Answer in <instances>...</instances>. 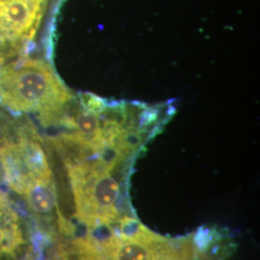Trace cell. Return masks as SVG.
Listing matches in <instances>:
<instances>
[{"mask_svg": "<svg viewBox=\"0 0 260 260\" xmlns=\"http://www.w3.org/2000/svg\"><path fill=\"white\" fill-rule=\"evenodd\" d=\"M1 193H2V192H1V191H0V194H1Z\"/></svg>", "mask_w": 260, "mask_h": 260, "instance_id": "7", "label": "cell"}, {"mask_svg": "<svg viewBox=\"0 0 260 260\" xmlns=\"http://www.w3.org/2000/svg\"><path fill=\"white\" fill-rule=\"evenodd\" d=\"M98 245L103 260H190L195 254L191 242L159 236L137 221Z\"/></svg>", "mask_w": 260, "mask_h": 260, "instance_id": "4", "label": "cell"}, {"mask_svg": "<svg viewBox=\"0 0 260 260\" xmlns=\"http://www.w3.org/2000/svg\"><path fill=\"white\" fill-rule=\"evenodd\" d=\"M0 170L6 184L20 197L54 179L43 140L28 118L0 117Z\"/></svg>", "mask_w": 260, "mask_h": 260, "instance_id": "2", "label": "cell"}, {"mask_svg": "<svg viewBox=\"0 0 260 260\" xmlns=\"http://www.w3.org/2000/svg\"><path fill=\"white\" fill-rule=\"evenodd\" d=\"M30 232L23 216L3 193L0 194V260H29Z\"/></svg>", "mask_w": 260, "mask_h": 260, "instance_id": "5", "label": "cell"}, {"mask_svg": "<svg viewBox=\"0 0 260 260\" xmlns=\"http://www.w3.org/2000/svg\"><path fill=\"white\" fill-rule=\"evenodd\" d=\"M80 106L96 115H103L108 109V103L103 98L93 93H84L79 96Z\"/></svg>", "mask_w": 260, "mask_h": 260, "instance_id": "6", "label": "cell"}, {"mask_svg": "<svg viewBox=\"0 0 260 260\" xmlns=\"http://www.w3.org/2000/svg\"><path fill=\"white\" fill-rule=\"evenodd\" d=\"M117 162L90 158L66 165L80 222L95 228L111 223L118 216L121 185L111 174Z\"/></svg>", "mask_w": 260, "mask_h": 260, "instance_id": "3", "label": "cell"}, {"mask_svg": "<svg viewBox=\"0 0 260 260\" xmlns=\"http://www.w3.org/2000/svg\"><path fill=\"white\" fill-rule=\"evenodd\" d=\"M73 100L43 59L24 55L0 67V104L13 114H34L45 126L62 124Z\"/></svg>", "mask_w": 260, "mask_h": 260, "instance_id": "1", "label": "cell"}]
</instances>
